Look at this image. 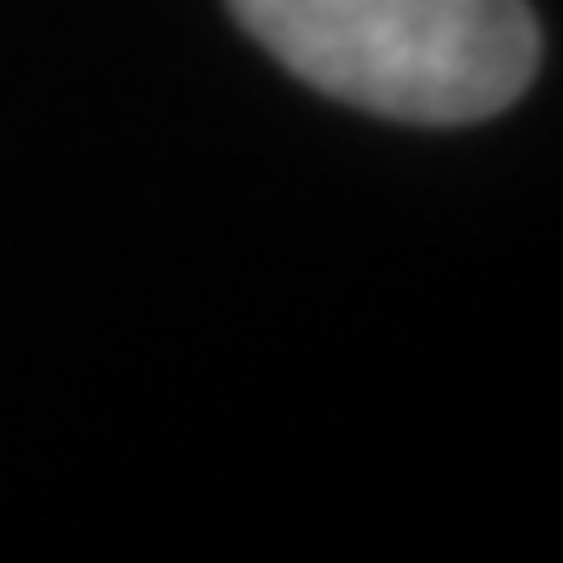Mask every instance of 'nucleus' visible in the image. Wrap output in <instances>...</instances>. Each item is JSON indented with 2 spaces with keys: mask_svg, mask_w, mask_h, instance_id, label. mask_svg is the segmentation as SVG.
<instances>
[{
  "mask_svg": "<svg viewBox=\"0 0 563 563\" xmlns=\"http://www.w3.org/2000/svg\"><path fill=\"white\" fill-rule=\"evenodd\" d=\"M322 98L386 121L466 126L518 104L541 69L529 0H224Z\"/></svg>",
  "mask_w": 563,
  "mask_h": 563,
  "instance_id": "obj_1",
  "label": "nucleus"
}]
</instances>
